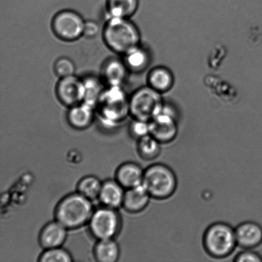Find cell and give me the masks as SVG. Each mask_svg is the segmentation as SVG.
<instances>
[{
    "label": "cell",
    "mask_w": 262,
    "mask_h": 262,
    "mask_svg": "<svg viewBox=\"0 0 262 262\" xmlns=\"http://www.w3.org/2000/svg\"><path fill=\"white\" fill-rule=\"evenodd\" d=\"M95 256L100 262H115L120 256V248L113 239L99 240L94 251Z\"/></svg>",
    "instance_id": "obj_21"
},
{
    "label": "cell",
    "mask_w": 262,
    "mask_h": 262,
    "mask_svg": "<svg viewBox=\"0 0 262 262\" xmlns=\"http://www.w3.org/2000/svg\"><path fill=\"white\" fill-rule=\"evenodd\" d=\"M56 75L61 78L75 75L76 67L73 61L67 57L58 59L55 63Z\"/></svg>",
    "instance_id": "obj_26"
},
{
    "label": "cell",
    "mask_w": 262,
    "mask_h": 262,
    "mask_svg": "<svg viewBox=\"0 0 262 262\" xmlns=\"http://www.w3.org/2000/svg\"><path fill=\"white\" fill-rule=\"evenodd\" d=\"M94 110V107L84 102L71 107L68 114L69 124L76 129H85L93 121Z\"/></svg>",
    "instance_id": "obj_18"
},
{
    "label": "cell",
    "mask_w": 262,
    "mask_h": 262,
    "mask_svg": "<svg viewBox=\"0 0 262 262\" xmlns=\"http://www.w3.org/2000/svg\"><path fill=\"white\" fill-rule=\"evenodd\" d=\"M42 262H70L73 261L70 253L60 247L48 249L41 255Z\"/></svg>",
    "instance_id": "obj_25"
},
{
    "label": "cell",
    "mask_w": 262,
    "mask_h": 262,
    "mask_svg": "<svg viewBox=\"0 0 262 262\" xmlns=\"http://www.w3.org/2000/svg\"><path fill=\"white\" fill-rule=\"evenodd\" d=\"M161 143L152 136L148 135L139 139L138 151L144 160L152 161L161 152Z\"/></svg>",
    "instance_id": "obj_23"
},
{
    "label": "cell",
    "mask_w": 262,
    "mask_h": 262,
    "mask_svg": "<svg viewBox=\"0 0 262 262\" xmlns=\"http://www.w3.org/2000/svg\"><path fill=\"white\" fill-rule=\"evenodd\" d=\"M107 47L114 52L125 55L140 45L141 35L137 26L126 18H107L103 30Z\"/></svg>",
    "instance_id": "obj_1"
},
{
    "label": "cell",
    "mask_w": 262,
    "mask_h": 262,
    "mask_svg": "<svg viewBox=\"0 0 262 262\" xmlns=\"http://www.w3.org/2000/svg\"><path fill=\"white\" fill-rule=\"evenodd\" d=\"M124 187L117 181H107L102 183L99 200L104 207L117 209L123 205L125 192Z\"/></svg>",
    "instance_id": "obj_17"
},
{
    "label": "cell",
    "mask_w": 262,
    "mask_h": 262,
    "mask_svg": "<svg viewBox=\"0 0 262 262\" xmlns=\"http://www.w3.org/2000/svg\"><path fill=\"white\" fill-rule=\"evenodd\" d=\"M149 124L150 135L161 144L171 143L178 134L177 113L173 107L164 102Z\"/></svg>",
    "instance_id": "obj_7"
},
{
    "label": "cell",
    "mask_w": 262,
    "mask_h": 262,
    "mask_svg": "<svg viewBox=\"0 0 262 262\" xmlns=\"http://www.w3.org/2000/svg\"><path fill=\"white\" fill-rule=\"evenodd\" d=\"M150 195L142 184L127 189L125 192L123 206L127 211L138 213L143 211L150 202Z\"/></svg>",
    "instance_id": "obj_14"
},
{
    "label": "cell",
    "mask_w": 262,
    "mask_h": 262,
    "mask_svg": "<svg viewBox=\"0 0 262 262\" xmlns=\"http://www.w3.org/2000/svg\"><path fill=\"white\" fill-rule=\"evenodd\" d=\"M235 262H262V256L251 250H245L236 255Z\"/></svg>",
    "instance_id": "obj_28"
},
{
    "label": "cell",
    "mask_w": 262,
    "mask_h": 262,
    "mask_svg": "<svg viewBox=\"0 0 262 262\" xmlns=\"http://www.w3.org/2000/svg\"><path fill=\"white\" fill-rule=\"evenodd\" d=\"M100 119L107 127H114L130 115L129 97L120 86H108L99 99Z\"/></svg>",
    "instance_id": "obj_2"
},
{
    "label": "cell",
    "mask_w": 262,
    "mask_h": 262,
    "mask_svg": "<svg viewBox=\"0 0 262 262\" xmlns=\"http://www.w3.org/2000/svg\"><path fill=\"white\" fill-rule=\"evenodd\" d=\"M93 213L91 200L78 192L68 195L59 203L55 215L64 227L74 229L90 222Z\"/></svg>",
    "instance_id": "obj_3"
},
{
    "label": "cell",
    "mask_w": 262,
    "mask_h": 262,
    "mask_svg": "<svg viewBox=\"0 0 262 262\" xmlns=\"http://www.w3.org/2000/svg\"><path fill=\"white\" fill-rule=\"evenodd\" d=\"M90 229L99 240L113 238L120 227V217L115 209L104 207L94 212L90 220Z\"/></svg>",
    "instance_id": "obj_9"
},
{
    "label": "cell",
    "mask_w": 262,
    "mask_h": 262,
    "mask_svg": "<svg viewBox=\"0 0 262 262\" xmlns=\"http://www.w3.org/2000/svg\"><path fill=\"white\" fill-rule=\"evenodd\" d=\"M177 178L170 167L162 163L154 164L144 172L142 185L152 199H169L177 188Z\"/></svg>",
    "instance_id": "obj_5"
},
{
    "label": "cell",
    "mask_w": 262,
    "mask_h": 262,
    "mask_svg": "<svg viewBox=\"0 0 262 262\" xmlns=\"http://www.w3.org/2000/svg\"><path fill=\"white\" fill-rule=\"evenodd\" d=\"M162 95L148 85L136 90L129 97L130 115L134 119L150 122L164 104Z\"/></svg>",
    "instance_id": "obj_6"
},
{
    "label": "cell",
    "mask_w": 262,
    "mask_h": 262,
    "mask_svg": "<svg viewBox=\"0 0 262 262\" xmlns=\"http://www.w3.org/2000/svg\"><path fill=\"white\" fill-rule=\"evenodd\" d=\"M108 18L129 19L138 9L139 0H107Z\"/></svg>",
    "instance_id": "obj_19"
},
{
    "label": "cell",
    "mask_w": 262,
    "mask_h": 262,
    "mask_svg": "<svg viewBox=\"0 0 262 262\" xmlns=\"http://www.w3.org/2000/svg\"><path fill=\"white\" fill-rule=\"evenodd\" d=\"M237 245L245 250H252L262 243V227L253 222H245L235 229Z\"/></svg>",
    "instance_id": "obj_11"
},
{
    "label": "cell",
    "mask_w": 262,
    "mask_h": 262,
    "mask_svg": "<svg viewBox=\"0 0 262 262\" xmlns=\"http://www.w3.org/2000/svg\"><path fill=\"white\" fill-rule=\"evenodd\" d=\"M102 183L99 179L94 176L84 177L79 182L78 191L86 199L92 200L99 199Z\"/></svg>",
    "instance_id": "obj_24"
},
{
    "label": "cell",
    "mask_w": 262,
    "mask_h": 262,
    "mask_svg": "<svg viewBox=\"0 0 262 262\" xmlns=\"http://www.w3.org/2000/svg\"><path fill=\"white\" fill-rule=\"evenodd\" d=\"M99 26L97 23L88 20L85 21L84 26L83 36L88 38H93L98 34Z\"/></svg>",
    "instance_id": "obj_29"
},
{
    "label": "cell",
    "mask_w": 262,
    "mask_h": 262,
    "mask_svg": "<svg viewBox=\"0 0 262 262\" xmlns=\"http://www.w3.org/2000/svg\"><path fill=\"white\" fill-rule=\"evenodd\" d=\"M144 172L139 164L135 163L123 164L118 169L117 181L124 187L130 189L142 184Z\"/></svg>",
    "instance_id": "obj_15"
},
{
    "label": "cell",
    "mask_w": 262,
    "mask_h": 262,
    "mask_svg": "<svg viewBox=\"0 0 262 262\" xmlns=\"http://www.w3.org/2000/svg\"><path fill=\"white\" fill-rule=\"evenodd\" d=\"M124 61L129 71L141 73L148 68L150 58L148 51L140 45L125 54Z\"/></svg>",
    "instance_id": "obj_20"
},
{
    "label": "cell",
    "mask_w": 262,
    "mask_h": 262,
    "mask_svg": "<svg viewBox=\"0 0 262 262\" xmlns=\"http://www.w3.org/2000/svg\"><path fill=\"white\" fill-rule=\"evenodd\" d=\"M83 79L85 89L83 102L96 108L102 94L106 89L104 88L103 82L97 77L92 76L86 77Z\"/></svg>",
    "instance_id": "obj_22"
},
{
    "label": "cell",
    "mask_w": 262,
    "mask_h": 262,
    "mask_svg": "<svg viewBox=\"0 0 262 262\" xmlns=\"http://www.w3.org/2000/svg\"><path fill=\"white\" fill-rule=\"evenodd\" d=\"M130 132L138 140L150 135V124L144 120L134 119L130 125Z\"/></svg>",
    "instance_id": "obj_27"
},
{
    "label": "cell",
    "mask_w": 262,
    "mask_h": 262,
    "mask_svg": "<svg viewBox=\"0 0 262 262\" xmlns=\"http://www.w3.org/2000/svg\"><path fill=\"white\" fill-rule=\"evenodd\" d=\"M85 89L83 79L75 75L60 78L56 86V95L61 103L72 107L83 102Z\"/></svg>",
    "instance_id": "obj_10"
},
{
    "label": "cell",
    "mask_w": 262,
    "mask_h": 262,
    "mask_svg": "<svg viewBox=\"0 0 262 262\" xmlns=\"http://www.w3.org/2000/svg\"><path fill=\"white\" fill-rule=\"evenodd\" d=\"M129 69L124 60L110 58L104 63L102 68V79L108 86H122L126 79Z\"/></svg>",
    "instance_id": "obj_13"
},
{
    "label": "cell",
    "mask_w": 262,
    "mask_h": 262,
    "mask_svg": "<svg viewBox=\"0 0 262 262\" xmlns=\"http://www.w3.org/2000/svg\"><path fill=\"white\" fill-rule=\"evenodd\" d=\"M67 228L58 221L48 223L43 228L40 234V243L46 250L61 247L68 235Z\"/></svg>",
    "instance_id": "obj_12"
},
{
    "label": "cell",
    "mask_w": 262,
    "mask_h": 262,
    "mask_svg": "<svg viewBox=\"0 0 262 262\" xmlns=\"http://www.w3.org/2000/svg\"><path fill=\"white\" fill-rule=\"evenodd\" d=\"M203 245L208 255L212 258L228 257L238 246L234 228L225 223H213L205 230Z\"/></svg>",
    "instance_id": "obj_4"
},
{
    "label": "cell",
    "mask_w": 262,
    "mask_h": 262,
    "mask_svg": "<svg viewBox=\"0 0 262 262\" xmlns=\"http://www.w3.org/2000/svg\"><path fill=\"white\" fill-rule=\"evenodd\" d=\"M148 85L162 94L170 91L174 83L173 74L168 68L158 66L149 71Z\"/></svg>",
    "instance_id": "obj_16"
},
{
    "label": "cell",
    "mask_w": 262,
    "mask_h": 262,
    "mask_svg": "<svg viewBox=\"0 0 262 262\" xmlns=\"http://www.w3.org/2000/svg\"><path fill=\"white\" fill-rule=\"evenodd\" d=\"M84 23L85 21L78 12L65 10L59 12L54 17L52 29L60 39L74 41L83 36Z\"/></svg>",
    "instance_id": "obj_8"
}]
</instances>
